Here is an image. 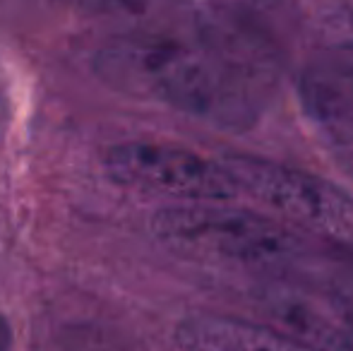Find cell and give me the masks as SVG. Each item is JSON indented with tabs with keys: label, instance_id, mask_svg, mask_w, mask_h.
I'll use <instances>...</instances> for the list:
<instances>
[{
	"label": "cell",
	"instance_id": "52a82bcc",
	"mask_svg": "<svg viewBox=\"0 0 353 351\" xmlns=\"http://www.w3.org/2000/svg\"><path fill=\"white\" fill-rule=\"evenodd\" d=\"M176 344L181 351H307L279 330L228 315L185 318L176 328Z\"/></svg>",
	"mask_w": 353,
	"mask_h": 351
},
{
	"label": "cell",
	"instance_id": "7a4b0ae2",
	"mask_svg": "<svg viewBox=\"0 0 353 351\" xmlns=\"http://www.w3.org/2000/svg\"><path fill=\"white\" fill-rule=\"evenodd\" d=\"M154 236L166 248L207 263L272 267L298 255L301 243L274 219L221 202H183L157 212Z\"/></svg>",
	"mask_w": 353,
	"mask_h": 351
},
{
	"label": "cell",
	"instance_id": "3957f363",
	"mask_svg": "<svg viewBox=\"0 0 353 351\" xmlns=\"http://www.w3.org/2000/svg\"><path fill=\"white\" fill-rule=\"evenodd\" d=\"M221 164L236 195L243 192L303 229L353 245V197L334 183L255 157H226Z\"/></svg>",
	"mask_w": 353,
	"mask_h": 351
},
{
	"label": "cell",
	"instance_id": "9c48e42d",
	"mask_svg": "<svg viewBox=\"0 0 353 351\" xmlns=\"http://www.w3.org/2000/svg\"><path fill=\"white\" fill-rule=\"evenodd\" d=\"M65 3H74V5H101L106 0H65Z\"/></svg>",
	"mask_w": 353,
	"mask_h": 351
},
{
	"label": "cell",
	"instance_id": "277c9868",
	"mask_svg": "<svg viewBox=\"0 0 353 351\" xmlns=\"http://www.w3.org/2000/svg\"><path fill=\"white\" fill-rule=\"evenodd\" d=\"M106 174L130 190L168 195L185 202H221L236 195L221 161L161 142H123L108 150Z\"/></svg>",
	"mask_w": 353,
	"mask_h": 351
},
{
	"label": "cell",
	"instance_id": "ba28073f",
	"mask_svg": "<svg viewBox=\"0 0 353 351\" xmlns=\"http://www.w3.org/2000/svg\"><path fill=\"white\" fill-rule=\"evenodd\" d=\"M0 351H12V330L3 315H0Z\"/></svg>",
	"mask_w": 353,
	"mask_h": 351
},
{
	"label": "cell",
	"instance_id": "8992f818",
	"mask_svg": "<svg viewBox=\"0 0 353 351\" xmlns=\"http://www.w3.org/2000/svg\"><path fill=\"white\" fill-rule=\"evenodd\" d=\"M301 103L330 137L353 140V56L341 51L312 58L301 75Z\"/></svg>",
	"mask_w": 353,
	"mask_h": 351
},
{
	"label": "cell",
	"instance_id": "5b68a950",
	"mask_svg": "<svg viewBox=\"0 0 353 351\" xmlns=\"http://www.w3.org/2000/svg\"><path fill=\"white\" fill-rule=\"evenodd\" d=\"M257 303L272 328L307 351H353V296L346 291L279 277L260 286Z\"/></svg>",
	"mask_w": 353,
	"mask_h": 351
},
{
	"label": "cell",
	"instance_id": "6da1fadb",
	"mask_svg": "<svg viewBox=\"0 0 353 351\" xmlns=\"http://www.w3.org/2000/svg\"><path fill=\"white\" fill-rule=\"evenodd\" d=\"M94 66L106 85L221 130H245L260 116L262 85L207 41L200 19L178 32H132L101 48Z\"/></svg>",
	"mask_w": 353,
	"mask_h": 351
}]
</instances>
